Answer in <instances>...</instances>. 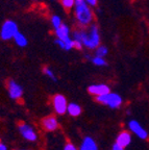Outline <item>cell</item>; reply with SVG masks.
Masks as SVG:
<instances>
[{
  "mask_svg": "<svg viewBox=\"0 0 149 150\" xmlns=\"http://www.w3.org/2000/svg\"><path fill=\"white\" fill-rule=\"evenodd\" d=\"M73 40L79 41L88 49H97L100 46V33L96 24H92L87 31L84 28H79L73 31Z\"/></svg>",
  "mask_w": 149,
  "mask_h": 150,
  "instance_id": "obj_1",
  "label": "cell"
},
{
  "mask_svg": "<svg viewBox=\"0 0 149 150\" xmlns=\"http://www.w3.org/2000/svg\"><path fill=\"white\" fill-rule=\"evenodd\" d=\"M75 19L78 24L82 27H87L93 22L94 15L93 11L86 2L84 0H75L74 5Z\"/></svg>",
  "mask_w": 149,
  "mask_h": 150,
  "instance_id": "obj_2",
  "label": "cell"
},
{
  "mask_svg": "<svg viewBox=\"0 0 149 150\" xmlns=\"http://www.w3.org/2000/svg\"><path fill=\"white\" fill-rule=\"evenodd\" d=\"M96 101L105 106H109L110 108H119L123 103L122 97L119 94L112 93V92L96 97Z\"/></svg>",
  "mask_w": 149,
  "mask_h": 150,
  "instance_id": "obj_3",
  "label": "cell"
},
{
  "mask_svg": "<svg viewBox=\"0 0 149 150\" xmlns=\"http://www.w3.org/2000/svg\"><path fill=\"white\" fill-rule=\"evenodd\" d=\"M70 33V27L65 23H63L57 29H55L56 39L65 43V50L67 51L73 49V39L71 38Z\"/></svg>",
  "mask_w": 149,
  "mask_h": 150,
  "instance_id": "obj_4",
  "label": "cell"
},
{
  "mask_svg": "<svg viewBox=\"0 0 149 150\" xmlns=\"http://www.w3.org/2000/svg\"><path fill=\"white\" fill-rule=\"evenodd\" d=\"M19 31L18 25L13 20H6L3 22L0 29V38L3 41H9L14 39L15 35Z\"/></svg>",
  "mask_w": 149,
  "mask_h": 150,
  "instance_id": "obj_5",
  "label": "cell"
},
{
  "mask_svg": "<svg viewBox=\"0 0 149 150\" xmlns=\"http://www.w3.org/2000/svg\"><path fill=\"white\" fill-rule=\"evenodd\" d=\"M52 105H53L54 112L60 116L65 115L67 112L68 102L67 98L62 94H56L52 97Z\"/></svg>",
  "mask_w": 149,
  "mask_h": 150,
  "instance_id": "obj_6",
  "label": "cell"
},
{
  "mask_svg": "<svg viewBox=\"0 0 149 150\" xmlns=\"http://www.w3.org/2000/svg\"><path fill=\"white\" fill-rule=\"evenodd\" d=\"M18 129L19 132L23 137L25 140L29 141V142H35L38 140V134L37 131L35 130L33 126H31L27 123H24V122H21L19 123L18 125Z\"/></svg>",
  "mask_w": 149,
  "mask_h": 150,
  "instance_id": "obj_7",
  "label": "cell"
},
{
  "mask_svg": "<svg viewBox=\"0 0 149 150\" xmlns=\"http://www.w3.org/2000/svg\"><path fill=\"white\" fill-rule=\"evenodd\" d=\"M7 93L12 100H19L23 96V88L17 81L9 79L7 81Z\"/></svg>",
  "mask_w": 149,
  "mask_h": 150,
  "instance_id": "obj_8",
  "label": "cell"
},
{
  "mask_svg": "<svg viewBox=\"0 0 149 150\" xmlns=\"http://www.w3.org/2000/svg\"><path fill=\"white\" fill-rule=\"evenodd\" d=\"M128 128H129L131 132L136 134L141 140H147L148 139V132H147V130L139 122L136 121V120H131V121L128 122Z\"/></svg>",
  "mask_w": 149,
  "mask_h": 150,
  "instance_id": "obj_9",
  "label": "cell"
},
{
  "mask_svg": "<svg viewBox=\"0 0 149 150\" xmlns=\"http://www.w3.org/2000/svg\"><path fill=\"white\" fill-rule=\"evenodd\" d=\"M42 127L46 131H55L58 129L60 124H58V121L56 119L55 116H47V117L43 118L42 119Z\"/></svg>",
  "mask_w": 149,
  "mask_h": 150,
  "instance_id": "obj_10",
  "label": "cell"
},
{
  "mask_svg": "<svg viewBox=\"0 0 149 150\" xmlns=\"http://www.w3.org/2000/svg\"><path fill=\"white\" fill-rule=\"evenodd\" d=\"M88 92L91 95L98 97V96H101V95H104V94L110 93L111 89L109 86H106L104 83H97V84H91L88 88Z\"/></svg>",
  "mask_w": 149,
  "mask_h": 150,
  "instance_id": "obj_11",
  "label": "cell"
},
{
  "mask_svg": "<svg viewBox=\"0 0 149 150\" xmlns=\"http://www.w3.org/2000/svg\"><path fill=\"white\" fill-rule=\"evenodd\" d=\"M131 143V131H126V130L121 131L116 139V144L122 148H126Z\"/></svg>",
  "mask_w": 149,
  "mask_h": 150,
  "instance_id": "obj_12",
  "label": "cell"
},
{
  "mask_svg": "<svg viewBox=\"0 0 149 150\" xmlns=\"http://www.w3.org/2000/svg\"><path fill=\"white\" fill-rule=\"evenodd\" d=\"M79 150H98V145L93 138L86 137L80 144Z\"/></svg>",
  "mask_w": 149,
  "mask_h": 150,
  "instance_id": "obj_13",
  "label": "cell"
},
{
  "mask_svg": "<svg viewBox=\"0 0 149 150\" xmlns=\"http://www.w3.org/2000/svg\"><path fill=\"white\" fill-rule=\"evenodd\" d=\"M67 112L72 117H78L80 114H82V108L79 104L77 103H68V108H67Z\"/></svg>",
  "mask_w": 149,
  "mask_h": 150,
  "instance_id": "obj_14",
  "label": "cell"
},
{
  "mask_svg": "<svg viewBox=\"0 0 149 150\" xmlns=\"http://www.w3.org/2000/svg\"><path fill=\"white\" fill-rule=\"evenodd\" d=\"M14 41H15V43H16V45H18L19 47H25V46H27V44H28L27 38L22 33H20V31H18V33L15 35Z\"/></svg>",
  "mask_w": 149,
  "mask_h": 150,
  "instance_id": "obj_15",
  "label": "cell"
},
{
  "mask_svg": "<svg viewBox=\"0 0 149 150\" xmlns=\"http://www.w3.org/2000/svg\"><path fill=\"white\" fill-rule=\"evenodd\" d=\"M91 62L95 66H97V67H105V66L107 65L106 61H105L103 57H99V56H96V55L92 57Z\"/></svg>",
  "mask_w": 149,
  "mask_h": 150,
  "instance_id": "obj_16",
  "label": "cell"
},
{
  "mask_svg": "<svg viewBox=\"0 0 149 150\" xmlns=\"http://www.w3.org/2000/svg\"><path fill=\"white\" fill-rule=\"evenodd\" d=\"M107 53H109V49H107L105 46H102V45H100V46L95 50V55L99 56V57H103V59L107 55Z\"/></svg>",
  "mask_w": 149,
  "mask_h": 150,
  "instance_id": "obj_17",
  "label": "cell"
},
{
  "mask_svg": "<svg viewBox=\"0 0 149 150\" xmlns=\"http://www.w3.org/2000/svg\"><path fill=\"white\" fill-rule=\"evenodd\" d=\"M51 24H52V26H53L54 30L57 29V28L63 24V21H62L61 17H58L57 15H53V16L51 17Z\"/></svg>",
  "mask_w": 149,
  "mask_h": 150,
  "instance_id": "obj_18",
  "label": "cell"
},
{
  "mask_svg": "<svg viewBox=\"0 0 149 150\" xmlns=\"http://www.w3.org/2000/svg\"><path fill=\"white\" fill-rule=\"evenodd\" d=\"M43 72H44V74L46 75L47 77L50 78V79L53 80V81H56V80H57V78H56L54 72L52 71V69H50L49 67H45V68H43Z\"/></svg>",
  "mask_w": 149,
  "mask_h": 150,
  "instance_id": "obj_19",
  "label": "cell"
},
{
  "mask_svg": "<svg viewBox=\"0 0 149 150\" xmlns=\"http://www.w3.org/2000/svg\"><path fill=\"white\" fill-rule=\"evenodd\" d=\"M61 3L66 11H70L75 5V0H61Z\"/></svg>",
  "mask_w": 149,
  "mask_h": 150,
  "instance_id": "obj_20",
  "label": "cell"
},
{
  "mask_svg": "<svg viewBox=\"0 0 149 150\" xmlns=\"http://www.w3.org/2000/svg\"><path fill=\"white\" fill-rule=\"evenodd\" d=\"M73 48H76L77 50H82L84 48V45L79 42V41L73 40Z\"/></svg>",
  "mask_w": 149,
  "mask_h": 150,
  "instance_id": "obj_21",
  "label": "cell"
},
{
  "mask_svg": "<svg viewBox=\"0 0 149 150\" xmlns=\"http://www.w3.org/2000/svg\"><path fill=\"white\" fill-rule=\"evenodd\" d=\"M64 150H78L76 147H75L74 145H73L72 143H70V142H68V143H66L65 147H64Z\"/></svg>",
  "mask_w": 149,
  "mask_h": 150,
  "instance_id": "obj_22",
  "label": "cell"
},
{
  "mask_svg": "<svg viewBox=\"0 0 149 150\" xmlns=\"http://www.w3.org/2000/svg\"><path fill=\"white\" fill-rule=\"evenodd\" d=\"M84 2L90 7H95L98 3V0H84Z\"/></svg>",
  "mask_w": 149,
  "mask_h": 150,
  "instance_id": "obj_23",
  "label": "cell"
},
{
  "mask_svg": "<svg viewBox=\"0 0 149 150\" xmlns=\"http://www.w3.org/2000/svg\"><path fill=\"white\" fill-rule=\"evenodd\" d=\"M112 150H124V148H122V147H120L119 145H117L116 143L113 145V147H112Z\"/></svg>",
  "mask_w": 149,
  "mask_h": 150,
  "instance_id": "obj_24",
  "label": "cell"
},
{
  "mask_svg": "<svg viewBox=\"0 0 149 150\" xmlns=\"http://www.w3.org/2000/svg\"><path fill=\"white\" fill-rule=\"evenodd\" d=\"M0 150H7L6 145H5V144H3V143L0 144Z\"/></svg>",
  "mask_w": 149,
  "mask_h": 150,
  "instance_id": "obj_25",
  "label": "cell"
},
{
  "mask_svg": "<svg viewBox=\"0 0 149 150\" xmlns=\"http://www.w3.org/2000/svg\"><path fill=\"white\" fill-rule=\"evenodd\" d=\"M20 150H29V149H20Z\"/></svg>",
  "mask_w": 149,
  "mask_h": 150,
  "instance_id": "obj_26",
  "label": "cell"
},
{
  "mask_svg": "<svg viewBox=\"0 0 149 150\" xmlns=\"http://www.w3.org/2000/svg\"><path fill=\"white\" fill-rule=\"evenodd\" d=\"M1 143H2V142H1V141H0V144H1Z\"/></svg>",
  "mask_w": 149,
  "mask_h": 150,
  "instance_id": "obj_27",
  "label": "cell"
}]
</instances>
